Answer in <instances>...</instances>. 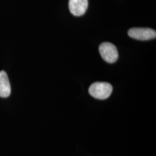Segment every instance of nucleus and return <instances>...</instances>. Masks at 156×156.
Returning <instances> with one entry per match:
<instances>
[{
    "label": "nucleus",
    "mask_w": 156,
    "mask_h": 156,
    "mask_svg": "<svg viewBox=\"0 0 156 156\" xmlns=\"http://www.w3.org/2000/svg\"><path fill=\"white\" fill-rule=\"evenodd\" d=\"M113 90L112 86L107 82H95L90 86V94L98 100H105L109 97Z\"/></svg>",
    "instance_id": "nucleus-1"
},
{
    "label": "nucleus",
    "mask_w": 156,
    "mask_h": 156,
    "mask_svg": "<svg viewBox=\"0 0 156 156\" xmlns=\"http://www.w3.org/2000/svg\"><path fill=\"white\" fill-rule=\"evenodd\" d=\"M99 51L102 58L107 62L114 63L119 57L116 47L109 42H104L101 44Z\"/></svg>",
    "instance_id": "nucleus-2"
},
{
    "label": "nucleus",
    "mask_w": 156,
    "mask_h": 156,
    "mask_svg": "<svg viewBox=\"0 0 156 156\" xmlns=\"http://www.w3.org/2000/svg\"><path fill=\"white\" fill-rule=\"evenodd\" d=\"M128 34L132 38L140 41H147L156 37V31L149 28H131L128 30Z\"/></svg>",
    "instance_id": "nucleus-3"
},
{
    "label": "nucleus",
    "mask_w": 156,
    "mask_h": 156,
    "mask_svg": "<svg viewBox=\"0 0 156 156\" xmlns=\"http://www.w3.org/2000/svg\"><path fill=\"white\" fill-rule=\"evenodd\" d=\"M88 4V0H69V9L73 15L80 16L86 13Z\"/></svg>",
    "instance_id": "nucleus-4"
},
{
    "label": "nucleus",
    "mask_w": 156,
    "mask_h": 156,
    "mask_svg": "<svg viewBox=\"0 0 156 156\" xmlns=\"http://www.w3.org/2000/svg\"><path fill=\"white\" fill-rule=\"evenodd\" d=\"M11 88L6 73L0 71V97L6 98L11 94Z\"/></svg>",
    "instance_id": "nucleus-5"
}]
</instances>
